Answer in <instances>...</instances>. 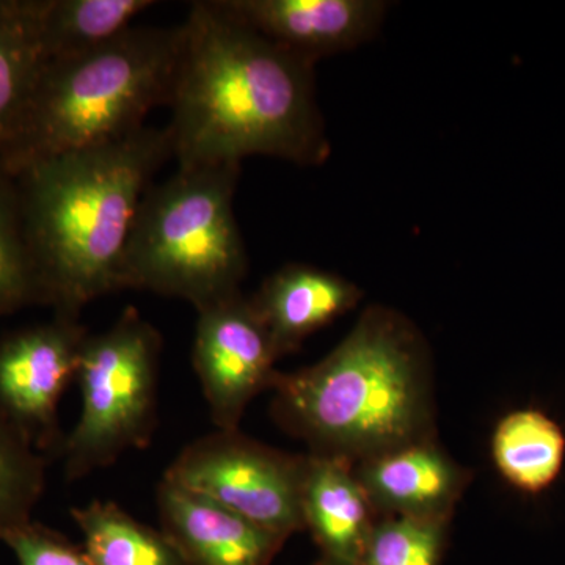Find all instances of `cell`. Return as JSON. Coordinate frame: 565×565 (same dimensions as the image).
Listing matches in <instances>:
<instances>
[{
	"mask_svg": "<svg viewBox=\"0 0 565 565\" xmlns=\"http://www.w3.org/2000/svg\"><path fill=\"white\" fill-rule=\"evenodd\" d=\"M166 126L178 169L252 156L297 166L330 158L316 63L264 39L215 0L189 7Z\"/></svg>",
	"mask_w": 565,
	"mask_h": 565,
	"instance_id": "cell-1",
	"label": "cell"
},
{
	"mask_svg": "<svg viewBox=\"0 0 565 565\" xmlns=\"http://www.w3.org/2000/svg\"><path fill=\"white\" fill-rule=\"evenodd\" d=\"M169 159L167 129L143 126L14 174L25 237L54 315L79 319L93 300L122 291L137 211Z\"/></svg>",
	"mask_w": 565,
	"mask_h": 565,
	"instance_id": "cell-2",
	"label": "cell"
},
{
	"mask_svg": "<svg viewBox=\"0 0 565 565\" xmlns=\"http://www.w3.org/2000/svg\"><path fill=\"white\" fill-rule=\"evenodd\" d=\"M275 418L310 455L360 462L430 438L429 356L422 333L392 308H367L313 366L278 373Z\"/></svg>",
	"mask_w": 565,
	"mask_h": 565,
	"instance_id": "cell-3",
	"label": "cell"
},
{
	"mask_svg": "<svg viewBox=\"0 0 565 565\" xmlns=\"http://www.w3.org/2000/svg\"><path fill=\"white\" fill-rule=\"evenodd\" d=\"M182 46L177 28L129 29L98 50L44 61L0 166L25 167L88 150L143 128L154 107L169 106Z\"/></svg>",
	"mask_w": 565,
	"mask_h": 565,
	"instance_id": "cell-4",
	"label": "cell"
},
{
	"mask_svg": "<svg viewBox=\"0 0 565 565\" xmlns=\"http://www.w3.org/2000/svg\"><path fill=\"white\" fill-rule=\"evenodd\" d=\"M241 163L178 169L141 200L121 288L185 300L196 311L241 292L248 269L233 200Z\"/></svg>",
	"mask_w": 565,
	"mask_h": 565,
	"instance_id": "cell-5",
	"label": "cell"
},
{
	"mask_svg": "<svg viewBox=\"0 0 565 565\" xmlns=\"http://www.w3.org/2000/svg\"><path fill=\"white\" fill-rule=\"evenodd\" d=\"M162 334L134 307L82 345L76 381L82 407L61 459L68 481L104 470L150 445L158 415Z\"/></svg>",
	"mask_w": 565,
	"mask_h": 565,
	"instance_id": "cell-6",
	"label": "cell"
},
{
	"mask_svg": "<svg viewBox=\"0 0 565 565\" xmlns=\"http://www.w3.org/2000/svg\"><path fill=\"white\" fill-rule=\"evenodd\" d=\"M307 455L278 451L237 430L196 438L162 478L225 505L281 541L303 531Z\"/></svg>",
	"mask_w": 565,
	"mask_h": 565,
	"instance_id": "cell-7",
	"label": "cell"
},
{
	"mask_svg": "<svg viewBox=\"0 0 565 565\" xmlns=\"http://www.w3.org/2000/svg\"><path fill=\"white\" fill-rule=\"evenodd\" d=\"M196 313L193 370L214 426L237 430L248 404L273 390L280 359L252 297L237 292Z\"/></svg>",
	"mask_w": 565,
	"mask_h": 565,
	"instance_id": "cell-8",
	"label": "cell"
},
{
	"mask_svg": "<svg viewBox=\"0 0 565 565\" xmlns=\"http://www.w3.org/2000/svg\"><path fill=\"white\" fill-rule=\"evenodd\" d=\"M87 337L79 319L54 315L0 340V407L50 460L62 455L58 405Z\"/></svg>",
	"mask_w": 565,
	"mask_h": 565,
	"instance_id": "cell-9",
	"label": "cell"
},
{
	"mask_svg": "<svg viewBox=\"0 0 565 565\" xmlns=\"http://www.w3.org/2000/svg\"><path fill=\"white\" fill-rule=\"evenodd\" d=\"M234 20L310 62L362 46L377 35L384 0H215Z\"/></svg>",
	"mask_w": 565,
	"mask_h": 565,
	"instance_id": "cell-10",
	"label": "cell"
},
{
	"mask_svg": "<svg viewBox=\"0 0 565 565\" xmlns=\"http://www.w3.org/2000/svg\"><path fill=\"white\" fill-rule=\"evenodd\" d=\"M161 530L188 565H270L285 541L191 490L162 478Z\"/></svg>",
	"mask_w": 565,
	"mask_h": 565,
	"instance_id": "cell-11",
	"label": "cell"
},
{
	"mask_svg": "<svg viewBox=\"0 0 565 565\" xmlns=\"http://www.w3.org/2000/svg\"><path fill=\"white\" fill-rule=\"evenodd\" d=\"M374 512L451 519L465 473L430 438L367 457L353 467Z\"/></svg>",
	"mask_w": 565,
	"mask_h": 565,
	"instance_id": "cell-12",
	"label": "cell"
},
{
	"mask_svg": "<svg viewBox=\"0 0 565 565\" xmlns=\"http://www.w3.org/2000/svg\"><path fill=\"white\" fill-rule=\"evenodd\" d=\"M362 299L355 282L308 264H286L252 296L278 359L297 351L308 337L349 313Z\"/></svg>",
	"mask_w": 565,
	"mask_h": 565,
	"instance_id": "cell-13",
	"label": "cell"
},
{
	"mask_svg": "<svg viewBox=\"0 0 565 565\" xmlns=\"http://www.w3.org/2000/svg\"><path fill=\"white\" fill-rule=\"evenodd\" d=\"M307 457L302 492L305 530L313 535L326 563L359 565L377 520L373 505L349 460Z\"/></svg>",
	"mask_w": 565,
	"mask_h": 565,
	"instance_id": "cell-14",
	"label": "cell"
},
{
	"mask_svg": "<svg viewBox=\"0 0 565 565\" xmlns=\"http://www.w3.org/2000/svg\"><path fill=\"white\" fill-rule=\"evenodd\" d=\"M490 449L501 478L519 492L535 497L563 473L565 430L541 408H516L498 422Z\"/></svg>",
	"mask_w": 565,
	"mask_h": 565,
	"instance_id": "cell-15",
	"label": "cell"
},
{
	"mask_svg": "<svg viewBox=\"0 0 565 565\" xmlns=\"http://www.w3.org/2000/svg\"><path fill=\"white\" fill-rule=\"evenodd\" d=\"M152 6V0H43L39 36L44 61L106 46Z\"/></svg>",
	"mask_w": 565,
	"mask_h": 565,
	"instance_id": "cell-16",
	"label": "cell"
},
{
	"mask_svg": "<svg viewBox=\"0 0 565 565\" xmlns=\"http://www.w3.org/2000/svg\"><path fill=\"white\" fill-rule=\"evenodd\" d=\"M92 565H188L162 530L145 525L111 501L71 508Z\"/></svg>",
	"mask_w": 565,
	"mask_h": 565,
	"instance_id": "cell-17",
	"label": "cell"
},
{
	"mask_svg": "<svg viewBox=\"0 0 565 565\" xmlns=\"http://www.w3.org/2000/svg\"><path fill=\"white\" fill-rule=\"evenodd\" d=\"M40 6L11 0L9 9L0 13V148L9 139L44 63Z\"/></svg>",
	"mask_w": 565,
	"mask_h": 565,
	"instance_id": "cell-18",
	"label": "cell"
},
{
	"mask_svg": "<svg viewBox=\"0 0 565 565\" xmlns=\"http://www.w3.org/2000/svg\"><path fill=\"white\" fill-rule=\"evenodd\" d=\"M50 459L0 407V535L33 520Z\"/></svg>",
	"mask_w": 565,
	"mask_h": 565,
	"instance_id": "cell-19",
	"label": "cell"
},
{
	"mask_svg": "<svg viewBox=\"0 0 565 565\" xmlns=\"http://www.w3.org/2000/svg\"><path fill=\"white\" fill-rule=\"evenodd\" d=\"M31 305H46V296L25 237L17 180L0 166V316Z\"/></svg>",
	"mask_w": 565,
	"mask_h": 565,
	"instance_id": "cell-20",
	"label": "cell"
},
{
	"mask_svg": "<svg viewBox=\"0 0 565 565\" xmlns=\"http://www.w3.org/2000/svg\"><path fill=\"white\" fill-rule=\"evenodd\" d=\"M449 520L384 515L375 520L359 565H441Z\"/></svg>",
	"mask_w": 565,
	"mask_h": 565,
	"instance_id": "cell-21",
	"label": "cell"
},
{
	"mask_svg": "<svg viewBox=\"0 0 565 565\" xmlns=\"http://www.w3.org/2000/svg\"><path fill=\"white\" fill-rule=\"evenodd\" d=\"M0 542L9 546L18 565H92L84 546L35 520L7 531Z\"/></svg>",
	"mask_w": 565,
	"mask_h": 565,
	"instance_id": "cell-22",
	"label": "cell"
},
{
	"mask_svg": "<svg viewBox=\"0 0 565 565\" xmlns=\"http://www.w3.org/2000/svg\"><path fill=\"white\" fill-rule=\"evenodd\" d=\"M11 0H0V13L9 9Z\"/></svg>",
	"mask_w": 565,
	"mask_h": 565,
	"instance_id": "cell-23",
	"label": "cell"
},
{
	"mask_svg": "<svg viewBox=\"0 0 565 565\" xmlns=\"http://www.w3.org/2000/svg\"><path fill=\"white\" fill-rule=\"evenodd\" d=\"M313 565H330L329 563H326L323 559L316 561Z\"/></svg>",
	"mask_w": 565,
	"mask_h": 565,
	"instance_id": "cell-24",
	"label": "cell"
}]
</instances>
